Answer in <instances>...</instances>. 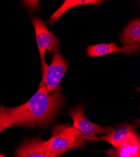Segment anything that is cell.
I'll use <instances>...</instances> for the list:
<instances>
[{
	"label": "cell",
	"instance_id": "obj_7",
	"mask_svg": "<svg viewBox=\"0 0 140 157\" xmlns=\"http://www.w3.org/2000/svg\"><path fill=\"white\" fill-rule=\"evenodd\" d=\"M135 128L136 126L133 124L120 125L114 128H113L111 132L104 136L97 137L95 141L104 140L111 144L114 148H117L134 135L136 134Z\"/></svg>",
	"mask_w": 140,
	"mask_h": 157
},
{
	"label": "cell",
	"instance_id": "obj_9",
	"mask_svg": "<svg viewBox=\"0 0 140 157\" xmlns=\"http://www.w3.org/2000/svg\"><path fill=\"white\" fill-rule=\"evenodd\" d=\"M113 53H122L124 54H131L128 49L123 47H119L115 43L100 44L89 46L87 48V54L91 57L104 56Z\"/></svg>",
	"mask_w": 140,
	"mask_h": 157
},
{
	"label": "cell",
	"instance_id": "obj_4",
	"mask_svg": "<svg viewBox=\"0 0 140 157\" xmlns=\"http://www.w3.org/2000/svg\"><path fill=\"white\" fill-rule=\"evenodd\" d=\"M74 122L73 127L78 129L84 140L95 141L98 135H106L112 130L113 128L100 126L89 121L84 115L82 107L77 106L69 112Z\"/></svg>",
	"mask_w": 140,
	"mask_h": 157
},
{
	"label": "cell",
	"instance_id": "obj_10",
	"mask_svg": "<svg viewBox=\"0 0 140 157\" xmlns=\"http://www.w3.org/2000/svg\"><path fill=\"white\" fill-rule=\"evenodd\" d=\"M116 157H140V141L137 134L115 148Z\"/></svg>",
	"mask_w": 140,
	"mask_h": 157
},
{
	"label": "cell",
	"instance_id": "obj_3",
	"mask_svg": "<svg viewBox=\"0 0 140 157\" xmlns=\"http://www.w3.org/2000/svg\"><path fill=\"white\" fill-rule=\"evenodd\" d=\"M32 21L35 31L36 43L42 65L43 75L48 67L45 60L46 50H48L50 54L55 55L59 52L60 45L57 37L52 32L48 30L45 23L42 19L33 17L32 18Z\"/></svg>",
	"mask_w": 140,
	"mask_h": 157
},
{
	"label": "cell",
	"instance_id": "obj_6",
	"mask_svg": "<svg viewBox=\"0 0 140 157\" xmlns=\"http://www.w3.org/2000/svg\"><path fill=\"white\" fill-rule=\"evenodd\" d=\"M121 40L123 47L138 54L140 47V20L139 18L131 21L121 34Z\"/></svg>",
	"mask_w": 140,
	"mask_h": 157
},
{
	"label": "cell",
	"instance_id": "obj_1",
	"mask_svg": "<svg viewBox=\"0 0 140 157\" xmlns=\"http://www.w3.org/2000/svg\"><path fill=\"white\" fill-rule=\"evenodd\" d=\"M59 87L48 94L40 83L36 93L26 102L16 108L0 107V124L5 129L11 126H40L54 118L62 103Z\"/></svg>",
	"mask_w": 140,
	"mask_h": 157
},
{
	"label": "cell",
	"instance_id": "obj_11",
	"mask_svg": "<svg viewBox=\"0 0 140 157\" xmlns=\"http://www.w3.org/2000/svg\"><path fill=\"white\" fill-rule=\"evenodd\" d=\"M103 2V1H99V0H66L63 5L51 16L48 22L50 25H54L55 21L59 19L66 11L75 6L86 5H98Z\"/></svg>",
	"mask_w": 140,
	"mask_h": 157
},
{
	"label": "cell",
	"instance_id": "obj_12",
	"mask_svg": "<svg viewBox=\"0 0 140 157\" xmlns=\"http://www.w3.org/2000/svg\"><path fill=\"white\" fill-rule=\"evenodd\" d=\"M0 157H5V156H2V155H0Z\"/></svg>",
	"mask_w": 140,
	"mask_h": 157
},
{
	"label": "cell",
	"instance_id": "obj_13",
	"mask_svg": "<svg viewBox=\"0 0 140 157\" xmlns=\"http://www.w3.org/2000/svg\"><path fill=\"white\" fill-rule=\"evenodd\" d=\"M2 133V132H0V133Z\"/></svg>",
	"mask_w": 140,
	"mask_h": 157
},
{
	"label": "cell",
	"instance_id": "obj_2",
	"mask_svg": "<svg viewBox=\"0 0 140 157\" xmlns=\"http://www.w3.org/2000/svg\"><path fill=\"white\" fill-rule=\"evenodd\" d=\"M84 139L73 126H60L55 128L52 136L42 142L44 151L52 157H59L67 151L82 145Z\"/></svg>",
	"mask_w": 140,
	"mask_h": 157
},
{
	"label": "cell",
	"instance_id": "obj_8",
	"mask_svg": "<svg viewBox=\"0 0 140 157\" xmlns=\"http://www.w3.org/2000/svg\"><path fill=\"white\" fill-rule=\"evenodd\" d=\"M42 142L39 137L25 141L17 149L15 157H52L44 151Z\"/></svg>",
	"mask_w": 140,
	"mask_h": 157
},
{
	"label": "cell",
	"instance_id": "obj_5",
	"mask_svg": "<svg viewBox=\"0 0 140 157\" xmlns=\"http://www.w3.org/2000/svg\"><path fill=\"white\" fill-rule=\"evenodd\" d=\"M67 69V63L64 57L60 54L54 55L52 63L42 75L41 81L48 94L52 93L59 87L60 83Z\"/></svg>",
	"mask_w": 140,
	"mask_h": 157
}]
</instances>
